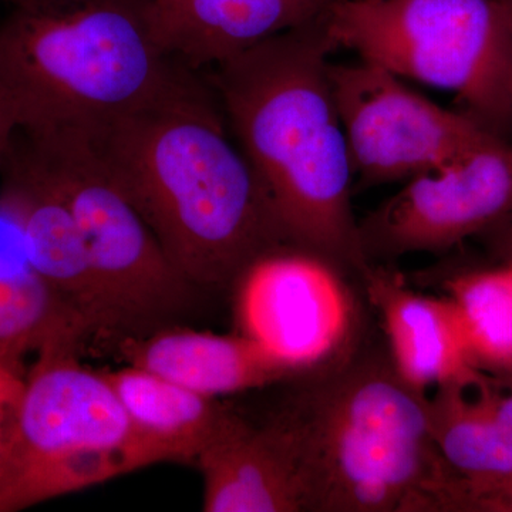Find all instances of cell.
<instances>
[{
  "label": "cell",
  "instance_id": "obj_16",
  "mask_svg": "<svg viewBox=\"0 0 512 512\" xmlns=\"http://www.w3.org/2000/svg\"><path fill=\"white\" fill-rule=\"evenodd\" d=\"M103 373L128 419L144 439L160 448L167 463L197 460L227 413L212 397L141 367L127 365Z\"/></svg>",
  "mask_w": 512,
  "mask_h": 512
},
{
  "label": "cell",
  "instance_id": "obj_1",
  "mask_svg": "<svg viewBox=\"0 0 512 512\" xmlns=\"http://www.w3.org/2000/svg\"><path fill=\"white\" fill-rule=\"evenodd\" d=\"M221 117L194 83L146 109L82 130L194 288L234 285L256 256L289 245Z\"/></svg>",
  "mask_w": 512,
  "mask_h": 512
},
{
  "label": "cell",
  "instance_id": "obj_4",
  "mask_svg": "<svg viewBox=\"0 0 512 512\" xmlns=\"http://www.w3.org/2000/svg\"><path fill=\"white\" fill-rule=\"evenodd\" d=\"M275 419L312 512H444L454 474L433 443L429 396L390 357L350 356L305 376Z\"/></svg>",
  "mask_w": 512,
  "mask_h": 512
},
{
  "label": "cell",
  "instance_id": "obj_22",
  "mask_svg": "<svg viewBox=\"0 0 512 512\" xmlns=\"http://www.w3.org/2000/svg\"><path fill=\"white\" fill-rule=\"evenodd\" d=\"M23 380L25 376L22 375L20 365L0 362V453H2L3 437H5L10 410L18 400Z\"/></svg>",
  "mask_w": 512,
  "mask_h": 512
},
{
  "label": "cell",
  "instance_id": "obj_25",
  "mask_svg": "<svg viewBox=\"0 0 512 512\" xmlns=\"http://www.w3.org/2000/svg\"><path fill=\"white\" fill-rule=\"evenodd\" d=\"M508 12V10H507ZM508 15H510L511 19V28H512V15L510 12H508ZM510 93H511V103H512V57H511V76H510Z\"/></svg>",
  "mask_w": 512,
  "mask_h": 512
},
{
  "label": "cell",
  "instance_id": "obj_14",
  "mask_svg": "<svg viewBox=\"0 0 512 512\" xmlns=\"http://www.w3.org/2000/svg\"><path fill=\"white\" fill-rule=\"evenodd\" d=\"M379 313L390 362L421 392L448 382L473 383L480 373L468 352L453 303L412 291L399 272L369 265L362 272Z\"/></svg>",
  "mask_w": 512,
  "mask_h": 512
},
{
  "label": "cell",
  "instance_id": "obj_15",
  "mask_svg": "<svg viewBox=\"0 0 512 512\" xmlns=\"http://www.w3.org/2000/svg\"><path fill=\"white\" fill-rule=\"evenodd\" d=\"M128 365L150 370L202 396L247 392L299 377L251 339L190 329H157L121 340Z\"/></svg>",
  "mask_w": 512,
  "mask_h": 512
},
{
  "label": "cell",
  "instance_id": "obj_3",
  "mask_svg": "<svg viewBox=\"0 0 512 512\" xmlns=\"http://www.w3.org/2000/svg\"><path fill=\"white\" fill-rule=\"evenodd\" d=\"M0 23V157L18 133L92 128L195 82L158 45L151 0H28Z\"/></svg>",
  "mask_w": 512,
  "mask_h": 512
},
{
  "label": "cell",
  "instance_id": "obj_13",
  "mask_svg": "<svg viewBox=\"0 0 512 512\" xmlns=\"http://www.w3.org/2000/svg\"><path fill=\"white\" fill-rule=\"evenodd\" d=\"M332 0H151L161 49L188 67L227 62L288 30L308 25Z\"/></svg>",
  "mask_w": 512,
  "mask_h": 512
},
{
  "label": "cell",
  "instance_id": "obj_12",
  "mask_svg": "<svg viewBox=\"0 0 512 512\" xmlns=\"http://www.w3.org/2000/svg\"><path fill=\"white\" fill-rule=\"evenodd\" d=\"M194 463L205 512L308 511L295 450L275 417L254 426L227 409Z\"/></svg>",
  "mask_w": 512,
  "mask_h": 512
},
{
  "label": "cell",
  "instance_id": "obj_10",
  "mask_svg": "<svg viewBox=\"0 0 512 512\" xmlns=\"http://www.w3.org/2000/svg\"><path fill=\"white\" fill-rule=\"evenodd\" d=\"M512 221V143L493 137L463 160L407 180L362 224L367 261L440 252Z\"/></svg>",
  "mask_w": 512,
  "mask_h": 512
},
{
  "label": "cell",
  "instance_id": "obj_24",
  "mask_svg": "<svg viewBox=\"0 0 512 512\" xmlns=\"http://www.w3.org/2000/svg\"><path fill=\"white\" fill-rule=\"evenodd\" d=\"M498 2L501 3V5L504 6L505 9L508 10V12L512 15V0H498Z\"/></svg>",
  "mask_w": 512,
  "mask_h": 512
},
{
  "label": "cell",
  "instance_id": "obj_20",
  "mask_svg": "<svg viewBox=\"0 0 512 512\" xmlns=\"http://www.w3.org/2000/svg\"><path fill=\"white\" fill-rule=\"evenodd\" d=\"M454 512H512V477L461 491Z\"/></svg>",
  "mask_w": 512,
  "mask_h": 512
},
{
  "label": "cell",
  "instance_id": "obj_19",
  "mask_svg": "<svg viewBox=\"0 0 512 512\" xmlns=\"http://www.w3.org/2000/svg\"><path fill=\"white\" fill-rule=\"evenodd\" d=\"M447 298L477 369L512 373V259L447 282Z\"/></svg>",
  "mask_w": 512,
  "mask_h": 512
},
{
  "label": "cell",
  "instance_id": "obj_9",
  "mask_svg": "<svg viewBox=\"0 0 512 512\" xmlns=\"http://www.w3.org/2000/svg\"><path fill=\"white\" fill-rule=\"evenodd\" d=\"M329 79L362 187L436 173L497 137L463 111L444 109L366 60L330 62Z\"/></svg>",
  "mask_w": 512,
  "mask_h": 512
},
{
  "label": "cell",
  "instance_id": "obj_17",
  "mask_svg": "<svg viewBox=\"0 0 512 512\" xmlns=\"http://www.w3.org/2000/svg\"><path fill=\"white\" fill-rule=\"evenodd\" d=\"M434 446L456 476L448 512L458 493L512 477V431L498 424L468 394V383L448 382L429 397Z\"/></svg>",
  "mask_w": 512,
  "mask_h": 512
},
{
  "label": "cell",
  "instance_id": "obj_2",
  "mask_svg": "<svg viewBox=\"0 0 512 512\" xmlns=\"http://www.w3.org/2000/svg\"><path fill=\"white\" fill-rule=\"evenodd\" d=\"M322 16L218 64L215 87L286 244L362 274L370 262L353 215L355 170Z\"/></svg>",
  "mask_w": 512,
  "mask_h": 512
},
{
  "label": "cell",
  "instance_id": "obj_6",
  "mask_svg": "<svg viewBox=\"0 0 512 512\" xmlns=\"http://www.w3.org/2000/svg\"><path fill=\"white\" fill-rule=\"evenodd\" d=\"M322 23L335 49L453 93L463 113L508 138L512 28L498 0H332Z\"/></svg>",
  "mask_w": 512,
  "mask_h": 512
},
{
  "label": "cell",
  "instance_id": "obj_21",
  "mask_svg": "<svg viewBox=\"0 0 512 512\" xmlns=\"http://www.w3.org/2000/svg\"><path fill=\"white\" fill-rule=\"evenodd\" d=\"M470 386L476 390L473 399L478 406L498 424L512 431V383L503 387L500 380L491 379L480 372Z\"/></svg>",
  "mask_w": 512,
  "mask_h": 512
},
{
  "label": "cell",
  "instance_id": "obj_23",
  "mask_svg": "<svg viewBox=\"0 0 512 512\" xmlns=\"http://www.w3.org/2000/svg\"><path fill=\"white\" fill-rule=\"evenodd\" d=\"M26 2H28V0H0V3H8L10 6L23 5V3Z\"/></svg>",
  "mask_w": 512,
  "mask_h": 512
},
{
  "label": "cell",
  "instance_id": "obj_11",
  "mask_svg": "<svg viewBox=\"0 0 512 512\" xmlns=\"http://www.w3.org/2000/svg\"><path fill=\"white\" fill-rule=\"evenodd\" d=\"M2 205L19 229L28 266L67 303L92 336H119L69 208L16 158H0Z\"/></svg>",
  "mask_w": 512,
  "mask_h": 512
},
{
  "label": "cell",
  "instance_id": "obj_8",
  "mask_svg": "<svg viewBox=\"0 0 512 512\" xmlns=\"http://www.w3.org/2000/svg\"><path fill=\"white\" fill-rule=\"evenodd\" d=\"M345 269L281 245L256 256L234 282L239 335L299 377L342 365L353 353L359 311Z\"/></svg>",
  "mask_w": 512,
  "mask_h": 512
},
{
  "label": "cell",
  "instance_id": "obj_7",
  "mask_svg": "<svg viewBox=\"0 0 512 512\" xmlns=\"http://www.w3.org/2000/svg\"><path fill=\"white\" fill-rule=\"evenodd\" d=\"M3 156L39 175L69 208L121 340L154 332L190 302L194 286L171 264L83 131L15 134Z\"/></svg>",
  "mask_w": 512,
  "mask_h": 512
},
{
  "label": "cell",
  "instance_id": "obj_5",
  "mask_svg": "<svg viewBox=\"0 0 512 512\" xmlns=\"http://www.w3.org/2000/svg\"><path fill=\"white\" fill-rule=\"evenodd\" d=\"M77 353H40L23 380L0 453V512L167 463L128 419L104 373L83 366Z\"/></svg>",
  "mask_w": 512,
  "mask_h": 512
},
{
  "label": "cell",
  "instance_id": "obj_18",
  "mask_svg": "<svg viewBox=\"0 0 512 512\" xmlns=\"http://www.w3.org/2000/svg\"><path fill=\"white\" fill-rule=\"evenodd\" d=\"M90 338L82 319L30 268L0 266V362L28 353L79 350Z\"/></svg>",
  "mask_w": 512,
  "mask_h": 512
}]
</instances>
